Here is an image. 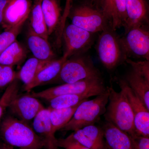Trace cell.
Returning <instances> with one entry per match:
<instances>
[{"mask_svg":"<svg viewBox=\"0 0 149 149\" xmlns=\"http://www.w3.org/2000/svg\"><path fill=\"white\" fill-rule=\"evenodd\" d=\"M0 136L4 142L12 147L20 148H45L42 139L27 122L8 116L0 125Z\"/></svg>","mask_w":149,"mask_h":149,"instance_id":"cell-1","label":"cell"},{"mask_svg":"<svg viewBox=\"0 0 149 149\" xmlns=\"http://www.w3.org/2000/svg\"><path fill=\"white\" fill-rule=\"evenodd\" d=\"M109 100L104 114L105 121L110 123L130 137L138 135L134 125V116L127 97L123 90L116 92L107 87Z\"/></svg>","mask_w":149,"mask_h":149,"instance_id":"cell-2","label":"cell"},{"mask_svg":"<svg viewBox=\"0 0 149 149\" xmlns=\"http://www.w3.org/2000/svg\"><path fill=\"white\" fill-rule=\"evenodd\" d=\"M108 100L107 89L93 100H85L77 107L69 122L61 130L74 131L95 124L104 113Z\"/></svg>","mask_w":149,"mask_h":149,"instance_id":"cell-3","label":"cell"},{"mask_svg":"<svg viewBox=\"0 0 149 149\" xmlns=\"http://www.w3.org/2000/svg\"><path fill=\"white\" fill-rule=\"evenodd\" d=\"M107 90L102 77L91 78L74 83H63L39 92H33L30 95L36 98L49 100L57 96L66 95H84L89 97L102 94Z\"/></svg>","mask_w":149,"mask_h":149,"instance_id":"cell-4","label":"cell"},{"mask_svg":"<svg viewBox=\"0 0 149 149\" xmlns=\"http://www.w3.org/2000/svg\"><path fill=\"white\" fill-rule=\"evenodd\" d=\"M120 38L110 27L101 32L98 37L96 51L100 61L108 70H113L126 60Z\"/></svg>","mask_w":149,"mask_h":149,"instance_id":"cell-5","label":"cell"},{"mask_svg":"<svg viewBox=\"0 0 149 149\" xmlns=\"http://www.w3.org/2000/svg\"><path fill=\"white\" fill-rule=\"evenodd\" d=\"M102 77L92 59L85 54L73 56L65 62L54 82L75 83L91 78Z\"/></svg>","mask_w":149,"mask_h":149,"instance_id":"cell-6","label":"cell"},{"mask_svg":"<svg viewBox=\"0 0 149 149\" xmlns=\"http://www.w3.org/2000/svg\"><path fill=\"white\" fill-rule=\"evenodd\" d=\"M68 17L72 24L93 34L102 32L110 27L101 10L92 4L76 6L70 10Z\"/></svg>","mask_w":149,"mask_h":149,"instance_id":"cell-7","label":"cell"},{"mask_svg":"<svg viewBox=\"0 0 149 149\" xmlns=\"http://www.w3.org/2000/svg\"><path fill=\"white\" fill-rule=\"evenodd\" d=\"M95 34L72 24L65 25L61 36L64 45L63 56L68 59L85 54L94 44Z\"/></svg>","mask_w":149,"mask_h":149,"instance_id":"cell-8","label":"cell"},{"mask_svg":"<svg viewBox=\"0 0 149 149\" xmlns=\"http://www.w3.org/2000/svg\"><path fill=\"white\" fill-rule=\"evenodd\" d=\"M124 54L127 58H138L149 61V31L148 26L130 28L120 37Z\"/></svg>","mask_w":149,"mask_h":149,"instance_id":"cell-9","label":"cell"},{"mask_svg":"<svg viewBox=\"0 0 149 149\" xmlns=\"http://www.w3.org/2000/svg\"><path fill=\"white\" fill-rule=\"evenodd\" d=\"M117 83L120 90L125 93L132 109L136 133L140 136L149 137V110L124 79H118Z\"/></svg>","mask_w":149,"mask_h":149,"instance_id":"cell-10","label":"cell"},{"mask_svg":"<svg viewBox=\"0 0 149 149\" xmlns=\"http://www.w3.org/2000/svg\"><path fill=\"white\" fill-rule=\"evenodd\" d=\"M32 6V0H8L3 13L2 27L6 30L25 22Z\"/></svg>","mask_w":149,"mask_h":149,"instance_id":"cell-11","label":"cell"},{"mask_svg":"<svg viewBox=\"0 0 149 149\" xmlns=\"http://www.w3.org/2000/svg\"><path fill=\"white\" fill-rule=\"evenodd\" d=\"M8 108L17 118L27 122L34 119L45 108L38 99L29 95H17L12 100Z\"/></svg>","mask_w":149,"mask_h":149,"instance_id":"cell-12","label":"cell"},{"mask_svg":"<svg viewBox=\"0 0 149 149\" xmlns=\"http://www.w3.org/2000/svg\"><path fill=\"white\" fill-rule=\"evenodd\" d=\"M148 10L146 0H126V19L123 26L125 32L133 27L148 26Z\"/></svg>","mask_w":149,"mask_h":149,"instance_id":"cell-13","label":"cell"},{"mask_svg":"<svg viewBox=\"0 0 149 149\" xmlns=\"http://www.w3.org/2000/svg\"><path fill=\"white\" fill-rule=\"evenodd\" d=\"M126 0H100L98 7L107 19L112 29L123 27L126 21Z\"/></svg>","mask_w":149,"mask_h":149,"instance_id":"cell-14","label":"cell"},{"mask_svg":"<svg viewBox=\"0 0 149 149\" xmlns=\"http://www.w3.org/2000/svg\"><path fill=\"white\" fill-rule=\"evenodd\" d=\"M74 139L90 149H109L103 129L95 124L85 126L72 133Z\"/></svg>","mask_w":149,"mask_h":149,"instance_id":"cell-15","label":"cell"},{"mask_svg":"<svg viewBox=\"0 0 149 149\" xmlns=\"http://www.w3.org/2000/svg\"><path fill=\"white\" fill-rule=\"evenodd\" d=\"M50 109H44L33 119V129L45 144L46 149H59L57 139L52 128L50 117Z\"/></svg>","mask_w":149,"mask_h":149,"instance_id":"cell-16","label":"cell"},{"mask_svg":"<svg viewBox=\"0 0 149 149\" xmlns=\"http://www.w3.org/2000/svg\"><path fill=\"white\" fill-rule=\"evenodd\" d=\"M67 59L62 56L60 58L52 61L38 72L30 83L24 86V91L28 92L40 85L53 83L58 76L62 67Z\"/></svg>","mask_w":149,"mask_h":149,"instance_id":"cell-17","label":"cell"},{"mask_svg":"<svg viewBox=\"0 0 149 149\" xmlns=\"http://www.w3.org/2000/svg\"><path fill=\"white\" fill-rule=\"evenodd\" d=\"M102 128L109 149H135L131 137L127 133L106 121Z\"/></svg>","mask_w":149,"mask_h":149,"instance_id":"cell-18","label":"cell"},{"mask_svg":"<svg viewBox=\"0 0 149 149\" xmlns=\"http://www.w3.org/2000/svg\"><path fill=\"white\" fill-rule=\"evenodd\" d=\"M27 42L28 48L35 58L45 61L56 59L55 54L49 41L35 34L29 27L27 32Z\"/></svg>","mask_w":149,"mask_h":149,"instance_id":"cell-19","label":"cell"},{"mask_svg":"<svg viewBox=\"0 0 149 149\" xmlns=\"http://www.w3.org/2000/svg\"><path fill=\"white\" fill-rule=\"evenodd\" d=\"M124 79L149 110V80L131 68Z\"/></svg>","mask_w":149,"mask_h":149,"instance_id":"cell-20","label":"cell"},{"mask_svg":"<svg viewBox=\"0 0 149 149\" xmlns=\"http://www.w3.org/2000/svg\"><path fill=\"white\" fill-rule=\"evenodd\" d=\"M41 8L49 36L57 29L61 22V9L58 0H42Z\"/></svg>","mask_w":149,"mask_h":149,"instance_id":"cell-21","label":"cell"},{"mask_svg":"<svg viewBox=\"0 0 149 149\" xmlns=\"http://www.w3.org/2000/svg\"><path fill=\"white\" fill-rule=\"evenodd\" d=\"M42 0H35L29 16V27L35 34L48 40L49 35L41 8ZM49 41V40H48Z\"/></svg>","mask_w":149,"mask_h":149,"instance_id":"cell-22","label":"cell"},{"mask_svg":"<svg viewBox=\"0 0 149 149\" xmlns=\"http://www.w3.org/2000/svg\"><path fill=\"white\" fill-rule=\"evenodd\" d=\"M27 49L15 40L0 55V65L13 66L21 63L27 56Z\"/></svg>","mask_w":149,"mask_h":149,"instance_id":"cell-23","label":"cell"},{"mask_svg":"<svg viewBox=\"0 0 149 149\" xmlns=\"http://www.w3.org/2000/svg\"><path fill=\"white\" fill-rule=\"evenodd\" d=\"M51 61L40 60L35 57L29 58L19 71L16 73V79L21 81L24 83V86L27 85L32 81L38 72Z\"/></svg>","mask_w":149,"mask_h":149,"instance_id":"cell-24","label":"cell"},{"mask_svg":"<svg viewBox=\"0 0 149 149\" xmlns=\"http://www.w3.org/2000/svg\"><path fill=\"white\" fill-rule=\"evenodd\" d=\"M80 104L71 107L59 109H52L49 107L50 111V117L54 133L55 134L57 131L61 130L69 122Z\"/></svg>","mask_w":149,"mask_h":149,"instance_id":"cell-25","label":"cell"},{"mask_svg":"<svg viewBox=\"0 0 149 149\" xmlns=\"http://www.w3.org/2000/svg\"><path fill=\"white\" fill-rule=\"evenodd\" d=\"M89 96L84 95H66L57 96L50 99L49 107L52 109L66 108L76 106L88 99Z\"/></svg>","mask_w":149,"mask_h":149,"instance_id":"cell-26","label":"cell"},{"mask_svg":"<svg viewBox=\"0 0 149 149\" xmlns=\"http://www.w3.org/2000/svg\"><path fill=\"white\" fill-rule=\"evenodd\" d=\"M18 80L15 79L8 85L0 98V120L12 100L18 95L19 91Z\"/></svg>","mask_w":149,"mask_h":149,"instance_id":"cell-27","label":"cell"},{"mask_svg":"<svg viewBox=\"0 0 149 149\" xmlns=\"http://www.w3.org/2000/svg\"><path fill=\"white\" fill-rule=\"evenodd\" d=\"M25 22L19 23L0 34V55L17 40Z\"/></svg>","mask_w":149,"mask_h":149,"instance_id":"cell-28","label":"cell"},{"mask_svg":"<svg viewBox=\"0 0 149 149\" xmlns=\"http://www.w3.org/2000/svg\"><path fill=\"white\" fill-rule=\"evenodd\" d=\"M13 66L0 65V90L8 86L16 79Z\"/></svg>","mask_w":149,"mask_h":149,"instance_id":"cell-29","label":"cell"},{"mask_svg":"<svg viewBox=\"0 0 149 149\" xmlns=\"http://www.w3.org/2000/svg\"><path fill=\"white\" fill-rule=\"evenodd\" d=\"M125 61L131 66V68L149 80V61L142 60L136 61L127 58Z\"/></svg>","mask_w":149,"mask_h":149,"instance_id":"cell-30","label":"cell"},{"mask_svg":"<svg viewBox=\"0 0 149 149\" xmlns=\"http://www.w3.org/2000/svg\"><path fill=\"white\" fill-rule=\"evenodd\" d=\"M57 146L64 149H90L74 139L71 133L65 139H57Z\"/></svg>","mask_w":149,"mask_h":149,"instance_id":"cell-31","label":"cell"},{"mask_svg":"<svg viewBox=\"0 0 149 149\" xmlns=\"http://www.w3.org/2000/svg\"><path fill=\"white\" fill-rule=\"evenodd\" d=\"M131 137L135 149H149V137L139 135Z\"/></svg>","mask_w":149,"mask_h":149,"instance_id":"cell-32","label":"cell"},{"mask_svg":"<svg viewBox=\"0 0 149 149\" xmlns=\"http://www.w3.org/2000/svg\"><path fill=\"white\" fill-rule=\"evenodd\" d=\"M8 0H0V27L1 26L3 19V13Z\"/></svg>","mask_w":149,"mask_h":149,"instance_id":"cell-33","label":"cell"},{"mask_svg":"<svg viewBox=\"0 0 149 149\" xmlns=\"http://www.w3.org/2000/svg\"><path fill=\"white\" fill-rule=\"evenodd\" d=\"M0 149H13V147L6 143L4 142L0 141Z\"/></svg>","mask_w":149,"mask_h":149,"instance_id":"cell-34","label":"cell"},{"mask_svg":"<svg viewBox=\"0 0 149 149\" xmlns=\"http://www.w3.org/2000/svg\"><path fill=\"white\" fill-rule=\"evenodd\" d=\"M91 1L92 2V4L95 5L96 4H98V3L100 0H91Z\"/></svg>","mask_w":149,"mask_h":149,"instance_id":"cell-35","label":"cell"},{"mask_svg":"<svg viewBox=\"0 0 149 149\" xmlns=\"http://www.w3.org/2000/svg\"><path fill=\"white\" fill-rule=\"evenodd\" d=\"M20 149H41L39 148H21Z\"/></svg>","mask_w":149,"mask_h":149,"instance_id":"cell-36","label":"cell"}]
</instances>
